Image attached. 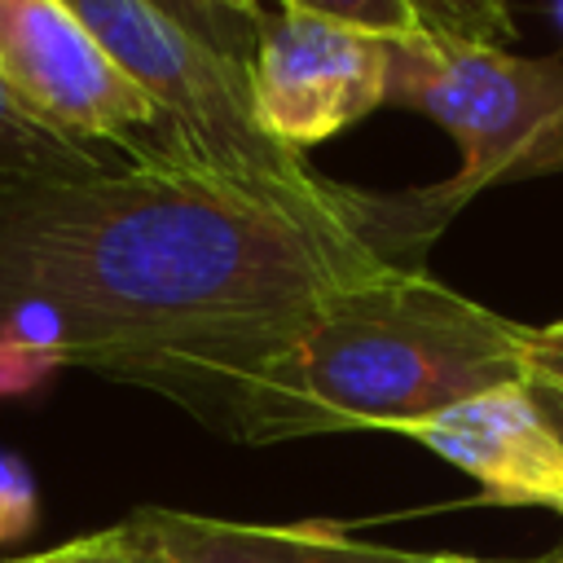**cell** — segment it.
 Wrapping results in <instances>:
<instances>
[{
    "label": "cell",
    "mask_w": 563,
    "mask_h": 563,
    "mask_svg": "<svg viewBox=\"0 0 563 563\" xmlns=\"http://www.w3.org/2000/svg\"><path fill=\"white\" fill-rule=\"evenodd\" d=\"M387 106L435 119L462 150L457 176L374 194V242L396 268H418L427 242L493 185L563 172V57H515L506 48L440 35L391 40Z\"/></svg>",
    "instance_id": "3957f363"
},
{
    "label": "cell",
    "mask_w": 563,
    "mask_h": 563,
    "mask_svg": "<svg viewBox=\"0 0 563 563\" xmlns=\"http://www.w3.org/2000/svg\"><path fill=\"white\" fill-rule=\"evenodd\" d=\"M114 158H119V150L79 145L70 136L35 123L0 88V180H9V176H22V180H35V176H84V172H97V167H106Z\"/></svg>",
    "instance_id": "9c48e42d"
},
{
    "label": "cell",
    "mask_w": 563,
    "mask_h": 563,
    "mask_svg": "<svg viewBox=\"0 0 563 563\" xmlns=\"http://www.w3.org/2000/svg\"><path fill=\"white\" fill-rule=\"evenodd\" d=\"M282 9L325 18L339 26H356V31H369L378 40H409L422 31L409 0H282Z\"/></svg>",
    "instance_id": "7c38bea8"
},
{
    "label": "cell",
    "mask_w": 563,
    "mask_h": 563,
    "mask_svg": "<svg viewBox=\"0 0 563 563\" xmlns=\"http://www.w3.org/2000/svg\"><path fill=\"white\" fill-rule=\"evenodd\" d=\"M40 519V493H35V475L31 466L0 449V545L22 541Z\"/></svg>",
    "instance_id": "4fadbf2b"
},
{
    "label": "cell",
    "mask_w": 563,
    "mask_h": 563,
    "mask_svg": "<svg viewBox=\"0 0 563 563\" xmlns=\"http://www.w3.org/2000/svg\"><path fill=\"white\" fill-rule=\"evenodd\" d=\"M246 4H251V9H260V13H264V0H246Z\"/></svg>",
    "instance_id": "e0dca14e"
},
{
    "label": "cell",
    "mask_w": 563,
    "mask_h": 563,
    "mask_svg": "<svg viewBox=\"0 0 563 563\" xmlns=\"http://www.w3.org/2000/svg\"><path fill=\"white\" fill-rule=\"evenodd\" d=\"M523 361H528V378H541V383L563 387V321L528 325Z\"/></svg>",
    "instance_id": "9a60e30c"
},
{
    "label": "cell",
    "mask_w": 563,
    "mask_h": 563,
    "mask_svg": "<svg viewBox=\"0 0 563 563\" xmlns=\"http://www.w3.org/2000/svg\"><path fill=\"white\" fill-rule=\"evenodd\" d=\"M523 383H528V396H532V405L541 409L545 427H550V431H554V440L563 444V387L541 383V378H523Z\"/></svg>",
    "instance_id": "2e32d148"
},
{
    "label": "cell",
    "mask_w": 563,
    "mask_h": 563,
    "mask_svg": "<svg viewBox=\"0 0 563 563\" xmlns=\"http://www.w3.org/2000/svg\"><path fill=\"white\" fill-rule=\"evenodd\" d=\"M559 13H563V4H559Z\"/></svg>",
    "instance_id": "ac0fdd59"
},
{
    "label": "cell",
    "mask_w": 563,
    "mask_h": 563,
    "mask_svg": "<svg viewBox=\"0 0 563 563\" xmlns=\"http://www.w3.org/2000/svg\"><path fill=\"white\" fill-rule=\"evenodd\" d=\"M119 70L158 106L163 145L194 158L295 176L303 154L264 136L251 101V62L207 44L150 0H66Z\"/></svg>",
    "instance_id": "277c9868"
},
{
    "label": "cell",
    "mask_w": 563,
    "mask_h": 563,
    "mask_svg": "<svg viewBox=\"0 0 563 563\" xmlns=\"http://www.w3.org/2000/svg\"><path fill=\"white\" fill-rule=\"evenodd\" d=\"M396 268L369 189L154 150L0 180V396L53 369L145 387L202 422L321 295Z\"/></svg>",
    "instance_id": "6da1fadb"
},
{
    "label": "cell",
    "mask_w": 563,
    "mask_h": 563,
    "mask_svg": "<svg viewBox=\"0 0 563 563\" xmlns=\"http://www.w3.org/2000/svg\"><path fill=\"white\" fill-rule=\"evenodd\" d=\"M163 13H172L180 26H189L194 35H202L207 44L251 62L255 53V31H260V9H251L246 0H150Z\"/></svg>",
    "instance_id": "8fae6325"
},
{
    "label": "cell",
    "mask_w": 563,
    "mask_h": 563,
    "mask_svg": "<svg viewBox=\"0 0 563 563\" xmlns=\"http://www.w3.org/2000/svg\"><path fill=\"white\" fill-rule=\"evenodd\" d=\"M119 532L136 550L141 563H497V559H466V554H422L374 545L334 532L330 523H238L211 519L194 510L141 506L132 510Z\"/></svg>",
    "instance_id": "ba28073f"
},
{
    "label": "cell",
    "mask_w": 563,
    "mask_h": 563,
    "mask_svg": "<svg viewBox=\"0 0 563 563\" xmlns=\"http://www.w3.org/2000/svg\"><path fill=\"white\" fill-rule=\"evenodd\" d=\"M559 563H563V559H559Z\"/></svg>",
    "instance_id": "d6986e66"
},
{
    "label": "cell",
    "mask_w": 563,
    "mask_h": 563,
    "mask_svg": "<svg viewBox=\"0 0 563 563\" xmlns=\"http://www.w3.org/2000/svg\"><path fill=\"white\" fill-rule=\"evenodd\" d=\"M0 88L35 123L128 158L163 150L158 106L66 0H0Z\"/></svg>",
    "instance_id": "5b68a950"
},
{
    "label": "cell",
    "mask_w": 563,
    "mask_h": 563,
    "mask_svg": "<svg viewBox=\"0 0 563 563\" xmlns=\"http://www.w3.org/2000/svg\"><path fill=\"white\" fill-rule=\"evenodd\" d=\"M9 563H141L136 550L128 545V537L114 528L106 532H88V537H75L66 545H53V550H40V554H22V559H9Z\"/></svg>",
    "instance_id": "5bb4252c"
},
{
    "label": "cell",
    "mask_w": 563,
    "mask_h": 563,
    "mask_svg": "<svg viewBox=\"0 0 563 563\" xmlns=\"http://www.w3.org/2000/svg\"><path fill=\"white\" fill-rule=\"evenodd\" d=\"M528 325L418 268L321 295L202 413L229 440L409 431L479 391L528 378Z\"/></svg>",
    "instance_id": "7a4b0ae2"
},
{
    "label": "cell",
    "mask_w": 563,
    "mask_h": 563,
    "mask_svg": "<svg viewBox=\"0 0 563 563\" xmlns=\"http://www.w3.org/2000/svg\"><path fill=\"white\" fill-rule=\"evenodd\" d=\"M391 40L308 13H264L251 53V101L268 141L303 154L387 101Z\"/></svg>",
    "instance_id": "8992f818"
},
{
    "label": "cell",
    "mask_w": 563,
    "mask_h": 563,
    "mask_svg": "<svg viewBox=\"0 0 563 563\" xmlns=\"http://www.w3.org/2000/svg\"><path fill=\"white\" fill-rule=\"evenodd\" d=\"M422 31L457 44L506 48L515 35V4L519 0H409Z\"/></svg>",
    "instance_id": "30bf717a"
},
{
    "label": "cell",
    "mask_w": 563,
    "mask_h": 563,
    "mask_svg": "<svg viewBox=\"0 0 563 563\" xmlns=\"http://www.w3.org/2000/svg\"><path fill=\"white\" fill-rule=\"evenodd\" d=\"M400 435L466 471L484 501L545 506L563 515V444L532 405L528 383H506L457 400Z\"/></svg>",
    "instance_id": "52a82bcc"
}]
</instances>
